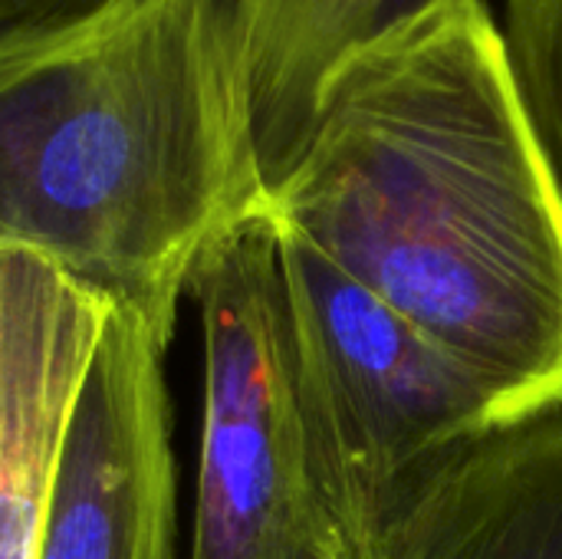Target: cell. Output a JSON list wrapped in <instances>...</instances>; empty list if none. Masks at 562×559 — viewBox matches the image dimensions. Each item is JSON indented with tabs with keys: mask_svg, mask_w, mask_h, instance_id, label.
Wrapping results in <instances>:
<instances>
[{
	"mask_svg": "<svg viewBox=\"0 0 562 559\" xmlns=\"http://www.w3.org/2000/svg\"><path fill=\"white\" fill-rule=\"evenodd\" d=\"M267 214L491 382L562 415V208L487 0H431L356 53Z\"/></svg>",
	"mask_w": 562,
	"mask_h": 559,
	"instance_id": "cell-1",
	"label": "cell"
},
{
	"mask_svg": "<svg viewBox=\"0 0 562 559\" xmlns=\"http://www.w3.org/2000/svg\"><path fill=\"white\" fill-rule=\"evenodd\" d=\"M267 214L217 0H102L0 40V250H30L171 343L207 250Z\"/></svg>",
	"mask_w": 562,
	"mask_h": 559,
	"instance_id": "cell-2",
	"label": "cell"
},
{
	"mask_svg": "<svg viewBox=\"0 0 562 559\" xmlns=\"http://www.w3.org/2000/svg\"><path fill=\"white\" fill-rule=\"evenodd\" d=\"M188 293L204 329L191 559H352L306 402L270 214L224 234Z\"/></svg>",
	"mask_w": 562,
	"mask_h": 559,
	"instance_id": "cell-3",
	"label": "cell"
},
{
	"mask_svg": "<svg viewBox=\"0 0 562 559\" xmlns=\"http://www.w3.org/2000/svg\"><path fill=\"white\" fill-rule=\"evenodd\" d=\"M277 234L326 484L356 559L435 471L520 422L412 320L293 231Z\"/></svg>",
	"mask_w": 562,
	"mask_h": 559,
	"instance_id": "cell-4",
	"label": "cell"
},
{
	"mask_svg": "<svg viewBox=\"0 0 562 559\" xmlns=\"http://www.w3.org/2000/svg\"><path fill=\"white\" fill-rule=\"evenodd\" d=\"M165 349L145 316L109 310L69 418L36 559H178Z\"/></svg>",
	"mask_w": 562,
	"mask_h": 559,
	"instance_id": "cell-5",
	"label": "cell"
},
{
	"mask_svg": "<svg viewBox=\"0 0 562 559\" xmlns=\"http://www.w3.org/2000/svg\"><path fill=\"white\" fill-rule=\"evenodd\" d=\"M112 303L30 250H0V559H36L69 418Z\"/></svg>",
	"mask_w": 562,
	"mask_h": 559,
	"instance_id": "cell-6",
	"label": "cell"
},
{
	"mask_svg": "<svg viewBox=\"0 0 562 559\" xmlns=\"http://www.w3.org/2000/svg\"><path fill=\"white\" fill-rule=\"evenodd\" d=\"M356 559H562V415L448 461Z\"/></svg>",
	"mask_w": 562,
	"mask_h": 559,
	"instance_id": "cell-7",
	"label": "cell"
},
{
	"mask_svg": "<svg viewBox=\"0 0 562 559\" xmlns=\"http://www.w3.org/2000/svg\"><path fill=\"white\" fill-rule=\"evenodd\" d=\"M431 0H217L250 99L263 191L296 155L336 72Z\"/></svg>",
	"mask_w": 562,
	"mask_h": 559,
	"instance_id": "cell-8",
	"label": "cell"
},
{
	"mask_svg": "<svg viewBox=\"0 0 562 559\" xmlns=\"http://www.w3.org/2000/svg\"><path fill=\"white\" fill-rule=\"evenodd\" d=\"M504 59L562 208V0H504Z\"/></svg>",
	"mask_w": 562,
	"mask_h": 559,
	"instance_id": "cell-9",
	"label": "cell"
},
{
	"mask_svg": "<svg viewBox=\"0 0 562 559\" xmlns=\"http://www.w3.org/2000/svg\"><path fill=\"white\" fill-rule=\"evenodd\" d=\"M102 0H0V40L86 13Z\"/></svg>",
	"mask_w": 562,
	"mask_h": 559,
	"instance_id": "cell-10",
	"label": "cell"
}]
</instances>
